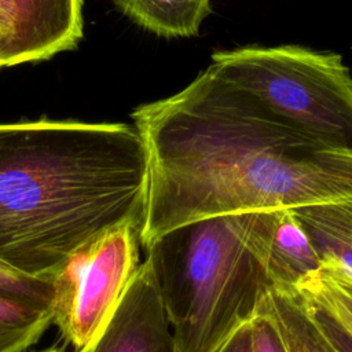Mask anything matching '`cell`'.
Segmentation results:
<instances>
[{"instance_id": "8fae6325", "label": "cell", "mask_w": 352, "mask_h": 352, "mask_svg": "<svg viewBox=\"0 0 352 352\" xmlns=\"http://www.w3.org/2000/svg\"><path fill=\"white\" fill-rule=\"evenodd\" d=\"M139 26L162 37L197 36L210 0H113Z\"/></svg>"}, {"instance_id": "52a82bcc", "label": "cell", "mask_w": 352, "mask_h": 352, "mask_svg": "<svg viewBox=\"0 0 352 352\" xmlns=\"http://www.w3.org/2000/svg\"><path fill=\"white\" fill-rule=\"evenodd\" d=\"M77 352H179L146 261L102 330Z\"/></svg>"}, {"instance_id": "5bb4252c", "label": "cell", "mask_w": 352, "mask_h": 352, "mask_svg": "<svg viewBox=\"0 0 352 352\" xmlns=\"http://www.w3.org/2000/svg\"><path fill=\"white\" fill-rule=\"evenodd\" d=\"M0 298L40 309H51L52 279L23 274L0 260Z\"/></svg>"}, {"instance_id": "5b68a950", "label": "cell", "mask_w": 352, "mask_h": 352, "mask_svg": "<svg viewBox=\"0 0 352 352\" xmlns=\"http://www.w3.org/2000/svg\"><path fill=\"white\" fill-rule=\"evenodd\" d=\"M140 231L114 228L77 250L52 278V323L77 351L91 342L121 301L140 263Z\"/></svg>"}, {"instance_id": "6da1fadb", "label": "cell", "mask_w": 352, "mask_h": 352, "mask_svg": "<svg viewBox=\"0 0 352 352\" xmlns=\"http://www.w3.org/2000/svg\"><path fill=\"white\" fill-rule=\"evenodd\" d=\"M131 117L147 151L142 245L208 217L352 198V150L301 132L213 63Z\"/></svg>"}, {"instance_id": "3957f363", "label": "cell", "mask_w": 352, "mask_h": 352, "mask_svg": "<svg viewBox=\"0 0 352 352\" xmlns=\"http://www.w3.org/2000/svg\"><path fill=\"white\" fill-rule=\"evenodd\" d=\"M271 210L223 214L144 243L179 352H217L270 289L263 250Z\"/></svg>"}, {"instance_id": "4fadbf2b", "label": "cell", "mask_w": 352, "mask_h": 352, "mask_svg": "<svg viewBox=\"0 0 352 352\" xmlns=\"http://www.w3.org/2000/svg\"><path fill=\"white\" fill-rule=\"evenodd\" d=\"M297 290L329 309L352 333V275L323 264L305 278Z\"/></svg>"}, {"instance_id": "7a4b0ae2", "label": "cell", "mask_w": 352, "mask_h": 352, "mask_svg": "<svg viewBox=\"0 0 352 352\" xmlns=\"http://www.w3.org/2000/svg\"><path fill=\"white\" fill-rule=\"evenodd\" d=\"M147 151L125 124H0V260L52 279L106 232L142 231Z\"/></svg>"}, {"instance_id": "ffe728a7", "label": "cell", "mask_w": 352, "mask_h": 352, "mask_svg": "<svg viewBox=\"0 0 352 352\" xmlns=\"http://www.w3.org/2000/svg\"><path fill=\"white\" fill-rule=\"evenodd\" d=\"M0 67H1V66H0Z\"/></svg>"}, {"instance_id": "e0dca14e", "label": "cell", "mask_w": 352, "mask_h": 352, "mask_svg": "<svg viewBox=\"0 0 352 352\" xmlns=\"http://www.w3.org/2000/svg\"><path fill=\"white\" fill-rule=\"evenodd\" d=\"M217 352H253L250 322L242 324Z\"/></svg>"}, {"instance_id": "2e32d148", "label": "cell", "mask_w": 352, "mask_h": 352, "mask_svg": "<svg viewBox=\"0 0 352 352\" xmlns=\"http://www.w3.org/2000/svg\"><path fill=\"white\" fill-rule=\"evenodd\" d=\"M253 352H287L272 319L257 307L250 320Z\"/></svg>"}, {"instance_id": "30bf717a", "label": "cell", "mask_w": 352, "mask_h": 352, "mask_svg": "<svg viewBox=\"0 0 352 352\" xmlns=\"http://www.w3.org/2000/svg\"><path fill=\"white\" fill-rule=\"evenodd\" d=\"M258 308L275 323L287 352H336L298 290L270 287Z\"/></svg>"}, {"instance_id": "8992f818", "label": "cell", "mask_w": 352, "mask_h": 352, "mask_svg": "<svg viewBox=\"0 0 352 352\" xmlns=\"http://www.w3.org/2000/svg\"><path fill=\"white\" fill-rule=\"evenodd\" d=\"M82 38V0H4L0 66L44 60Z\"/></svg>"}, {"instance_id": "7c38bea8", "label": "cell", "mask_w": 352, "mask_h": 352, "mask_svg": "<svg viewBox=\"0 0 352 352\" xmlns=\"http://www.w3.org/2000/svg\"><path fill=\"white\" fill-rule=\"evenodd\" d=\"M52 323V311L0 298V352H25Z\"/></svg>"}, {"instance_id": "ac0fdd59", "label": "cell", "mask_w": 352, "mask_h": 352, "mask_svg": "<svg viewBox=\"0 0 352 352\" xmlns=\"http://www.w3.org/2000/svg\"><path fill=\"white\" fill-rule=\"evenodd\" d=\"M36 352H66V349L60 346H52V348H45L43 351H36Z\"/></svg>"}, {"instance_id": "9c48e42d", "label": "cell", "mask_w": 352, "mask_h": 352, "mask_svg": "<svg viewBox=\"0 0 352 352\" xmlns=\"http://www.w3.org/2000/svg\"><path fill=\"white\" fill-rule=\"evenodd\" d=\"M292 210L322 263L352 275V198Z\"/></svg>"}, {"instance_id": "9a60e30c", "label": "cell", "mask_w": 352, "mask_h": 352, "mask_svg": "<svg viewBox=\"0 0 352 352\" xmlns=\"http://www.w3.org/2000/svg\"><path fill=\"white\" fill-rule=\"evenodd\" d=\"M302 297L308 305L314 320L320 327L326 338L330 341L336 352H352V333L340 320H337V318L323 305L312 298H308L305 296Z\"/></svg>"}, {"instance_id": "277c9868", "label": "cell", "mask_w": 352, "mask_h": 352, "mask_svg": "<svg viewBox=\"0 0 352 352\" xmlns=\"http://www.w3.org/2000/svg\"><path fill=\"white\" fill-rule=\"evenodd\" d=\"M212 63L301 132L352 150V74L340 54L297 44L245 45L213 52Z\"/></svg>"}, {"instance_id": "d6986e66", "label": "cell", "mask_w": 352, "mask_h": 352, "mask_svg": "<svg viewBox=\"0 0 352 352\" xmlns=\"http://www.w3.org/2000/svg\"><path fill=\"white\" fill-rule=\"evenodd\" d=\"M3 3H4V0H0V12H1V10H3Z\"/></svg>"}, {"instance_id": "ba28073f", "label": "cell", "mask_w": 352, "mask_h": 352, "mask_svg": "<svg viewBox=\"0 0 352 352\" xmlns=\"http://www.w3.org/2000/svg\"><path fill=\"white\" fill-rule=\"evenodd\" d=\"M263 260L270 287L283 290H297L323 265L292 209L271 210Z\"/></svg>"}]
</instances>
